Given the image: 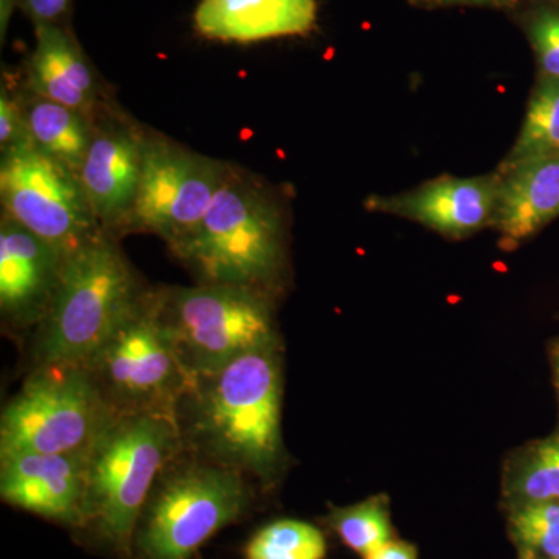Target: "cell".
<instances>
[{"label": "cell", "mask_w": 559, "mask_h": 559, "mask_svg": "<svg viewBox=\"0 0 559 559\" xmlns=\"http://www.w3.org/2000/svg\"><path fill=\"white\" fill-rule=\"evenodd\" d=\"M35 49L25 62L22 86L95 119L114 105L79 40L62 24L35 27Z\"/></svg>", "instance_id": "cell-15"}, {"label": "cell", "mask_w": 559, "mask_h": 559, "mask_svg": "<svg viewBox=\"0 0 559 559\" xmlns=\"http://www.w3.org/2000/svg\"><path fill=\"white\" fill-rule=\"evenodd\" d=\"M146 128L119 106H108L95 117L94 135L79 176L103 231L127 235L138 200L145 153Z\"/></svg>", "instance_id": "cell-11"}, {"label": "cell", "mask_w": 559, "mask_h": 559, "mask_svg": "<svg viewBox=\"0 0 559 559\" xmlns=\"http://www.w3.org/2000/svg\"><path fill=\"white\" fill-rule=\"evenodd\" d=\"M326 543L322 532L308 522H272L253 535L246 547L248 559H323Z\"/></svg>", "instance_id": "cell-21"}, {"label": "cell", "mask_w": 559, "mask_h": 559, "mask_svg": "<svg viewBox=\"0 0 559 559\" xmlns=\"http://www.w3.org/2000/svg\"><path fill=\"white\" fill-rule=\"evenodd\" d=\"M229 162L146 131L142 178L128 234L156 235L173 249L204 219Z\"/></svg>", "instance_id": "cell-10"}, {"label": "cell", "mask_w": 559, "mask_h": 559, "mask_svg": "<svg viewBox=\"0 0 559 559\" xmlns=\"http://www.w3.org/2000/svg\"><path fill=\"white\" fill-rule=\"evenodd\" d=\"M527 28L540 79H559V7H538L530 14Z\"/></svg>", "instance_id": "cell-24"}, {"label": "cell", "mask_w": 559, "mask_h": 559, "mask_svg": "<svg viewBox=\"0 0 559 559\" xmlns=\"http://www.w3.org/2000/svg\"><path fill=\"white\" fill-rule=\"evenodd\" d=\"M511 535L522 555L538 559L559 557V500L533 502L511 509Z\"/></svg>", "instance_id": "cell-23"}, {"label": "cell", "mask_w": 559, "mask_h": 559, "mask_svg": "<svg viewBox=\"0 0 559 559\" xmlns=\"http://www.w3.org/2000/svg\"><path fill=\"white\" fill-rule=\"evenodd\" d=\"M31 145L20 92L9 83L0 87V153Z\"/></svg>", "instance_id": "cell-25"}, {"label": "cell", "mask_w": 559, "mask_h": 559, "mask_svg": "<svg viewBox=\"0 0 559 559\" xmlns=\"http://www.w3.org/2000/svg\"><path fill=\"white\" fill-rule=\"evenodd\" d=\"M17 92L33 148L79 173L94 135L95 119L32 94L24 86Z\"/></svg>", "instance_id": "cell-18"}, {"label": "cell", "mask_w": 559, "mask_h": 559, "mask_svg": "<svg viewBox=\"0 0 559 559\" xmlns=\"http://www.w3.org/2000/svg\"><path fill=\"white\" fill-rule=\"evenodd\" d=\"M180 444L178 415H116L87 455L84 525L119 554H132L142 511Z\"/></svg>", "instance_id": "cell-4"}, {"label": "cell", "mask_w": 559, "mask_h": 559, "mask_svg": "<svg viewBox=\"0 0 559 559\" xmlns=\"http://www.w3.org/2000/svg\"><path fill=\"white\" fill-rule=\"evenodd\" d=\"M189 432L212 462L267 479L282 455V370L275 347L202 374L182 403Z\"/></svg>", "instance_id": "cell-1"}, {"label": "cell", "mask_w": 559, "mask_h": 559, "mask_svg": "<svg viewBox=\"0 0 559 559\" xmlns=\"http://www.w3.org/2000/svg\"><path fill=\"white\" fill-rule=\"evenodd\" d=\"M114 414L86 366L40 364L0 418V454L87 457Z\"/></svg>", "instance_id": "cell-6"}, {"label": "cell", "mask_w": 559, "mask_h": 559, "mask_svg": "<svg viewBox=\"0 0 559 559\" xmlns=\"http://www.w3.org/2000/svg\"><path fill=\"white\" fill-rule=\"evenodd\" d=\"M242 474L215 462H189L162 473L135 530L138 559H191L248 507Z\"/></svg>", "instance_id": "cell-7"}, {"label": "cell", "mask_w": 559, "mask_h": 559, "mask_svg": "<svg viewBox=\"0 0 559 559\" xmlns=\"http://www.w3.org/2000/svg\"><path fill=\"white\" fill-rule=\"evenodd\" d=\"M499 187V173L477 178L441 176L404 193L369 198L367 207L415 221L444 237L465 238L495 226Z\"/></svg>", "instance_id": "cell-12"}, {"label": "cell", "mask_w": 559, "mask_h": 559, "mask_svg": "<svg viewBox=\"0 0 559 559\" xmlns=\"http://www.w3.org/2000/svg\"><path fill=\"white\" fill-rule=\"evenodd\" d=\"M150 290L119 238L102 231L64 261L53 301L36 326V366H87Z\"/></svg>", "instance_id": "cell-3"}, {"label": "cell", "mask_w": 559, "mask_h": 559, "mask_svg": "<svg viewBox=\"0 0 559 559\" xmlns=\"http://www.w3.org/2000/svg\"><path fill=\"white\" fill-rule=\"evenodd\" d=\"M559 153V79H540L530 97L516 142L500 168Z\"/></svg>", "instance_id": "cell-20"}, {"label": "cell", "mask_w": 559, "mask_h": 559, "mask_svg": "<svg viewBox=\"0 0 559 559\" xmlns=\"http://www.w3.org/2000/svg\"><path fill=\"white\" fill-rule=\"evenodd\" d=\"M0 204L3 216L66 257L103 231L79 173L32 145L2 153Z\"/></svg>", "instance_id": "cell-9"}, {"label": "cell", "mask_w": 559, "mask_h": 559, "mask_svg": "<svg viewBox=\"0 0 559 559\" xmlns=\"http://www.w3.org/2000/svg\"><path fill=\"white\" fill-rule=\"evenodd\" d=\"M150 301L194 380L253 349L277 345L270 294L200 283L151 289Z\"/></svg>", "instance_id": "cell-5"}, {"label": "cell", "mask_w": 559, "mask_h": 559, "mask_svg": "<svg viewBox=\"0 0 559 559\" xmlns=\"http://www.w3.org/2000/svg\"><path fill=\"white\" fill-rule=\"evenodd\" d=\"M72 0H16L35 27L38 25L62 24L68 16Z\"/></svg>", "instance_id": "cell-26"}, {"label": "cell", "mask_w": 559, "mask_h": 559, "mask_svg": "<svg viewBox=\"0 0 559 559\" xmlns=\"http://www.w3.org/2000/svg\"><path fill=\"white\" fill-rule=\"evenodd\" d=\"M331 524L345 546L362 557L392 539L389 510L381 498L334 511Z\"/></svg>", "instance_id": "cell-22"}, {"label": "cell", "mask_w": 559, "mask_h": 559, "mask_svg": "<svg viewBox=\"0 0 559 559\" xmlns=\"http://www.w3.org/2000/svg\"><path fill=\"white\" fill-rule=\"evenodd\" d=\"M68 257L16 221L0 218V311L17 326H38L49 311Z\"/></svg>", "instance_id": "cell-14"}, {"label": "cell", "mask_w": 559, "mask_h": 559, "mask_svg": "<svg viewBox=\"0 0 559 559\" xmlns=\"http://www.w3.org/2000/svg\"><path fill=\"white\" fill-rule=\"evenodd\" d=\"M170 250L200 283L271 296L285 261V210L267 183L229 162L204 219Z\"/></svg>", "instance_id": "cell-2"}, {"label": "cell", "mask_w": 559, "mask_h": 559, "mask_svg": "<svg viewBox=\"0 0 559 559\" xmlns=\"http://www.w3.org/2000/svg\"><path fill=\"white\" fill-rule=\"evenodd\" d=\"M150 294L86 366L117 415H178L194 384L154 316Z\"/></svg>", "instance_id": "cell-8"}, {"label": "cell", "mask_w": 559, "mask_h": 559, "mask_svg": "<svg viewBox=\"0 0 559 559\" xmlns=\"http://www.w3.org/2000/svg\"><path fill=\"white\" fill-rule=\"evenodd\" d=\"M432 3H488V5H506L510 0H426Z\"/></svg>", "instance_id": "cell-29"}, {"label": "cell", "mask_w": 559, "mask_h": 559, "mask_svg": "<svg viewBox=\"0 0 559 559\" xmlns=\"http://www.w3.org/2000/svg\"><path fill=\"white\" fill-rule=\"evenodd\" d=\"M507 489L511 507L559 500V429L518 454Z\"/></svg>", "instance_id": "cell-19"}, {"label": "cell", "mask_w": 559, "mask_h": 559, "mask_svg": "<svg viewBox=\"0 0 559 559\" xmlns=\"http://www.w3.org/2000/svg\"><path fill=\"white\" fill-rule=\"evenodd\" d=\"M549 359L551 366V374H554V385L557 390L558 404H559V337L551 342L549 347Z\"/></svg>", "instance_id": "cell-28"}, {"label": "cell", "mask_w": 559, "mask_h": 559, "mask_svg": "<svg viewBox=\"0 0 559 559\" xmlns=\"http://www.w3.org/2000/svg\"><path fill=\"white\" fill-rule=\"evenodd\" d=\"M495 226L503 248H516L559 216V153L499 168Z\"/></svg>", "instance_id": "cell-17"}, {"label": "cell", "mask_w": 559, "mask_h": 559, "mask_svg": "<svg viewBox=\"0 0 559 559\" xmlns=\"http://www.w3.org/2000/svg\"><path fill=\"white\" fill-rule=\"evenodd\" d=\"M87 457L43 452L0 454L3 502L47 520L84 525Z\"/></svg>", "instance_id": "cell-13"}, {"label": "cell", "mask_w": 559, "mask_h": 559, "mask_svg": "<svg viewBox=\"0 0 559 559\" xmlns=\"http://www.w3.org/2000/svg\"><path fill=\"white\" fill-rule=\"evenodd\" d=\"M364 559H418L417 549L404 540L390 539Z\"/></svg>", "instance_id": "cell-27"}, {"label": "cell", "mask_w": 559, "mask_h": 559, "mask_svg": "<svg viewBox=\"0 0 559 559\" xmlns=\"http://www.w3.org/2000/svg\"><path fill=\"white\" fill-rule=\"evenodd\" d=\"M316 21V0H200L193 14L204 38L238 44L307 35Z\"/></svg>", "instance_id": "cell-16"}]
</instances>
